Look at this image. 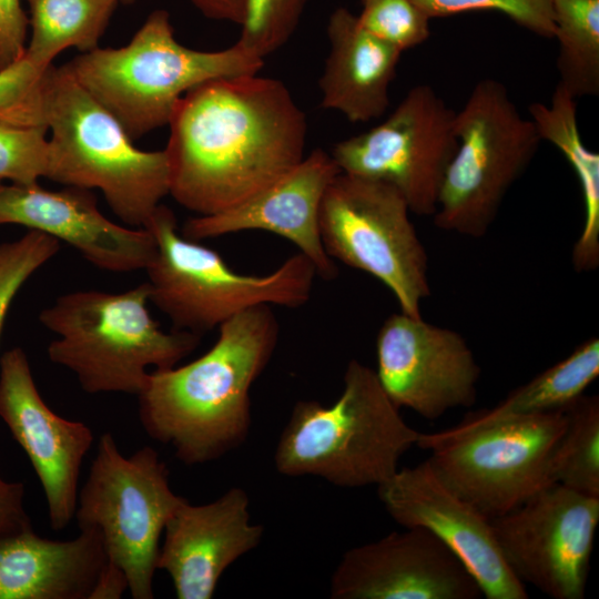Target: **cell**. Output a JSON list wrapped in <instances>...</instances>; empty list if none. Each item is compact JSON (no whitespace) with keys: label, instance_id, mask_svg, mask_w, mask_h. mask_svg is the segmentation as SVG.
I'll return each instance as SVG.
<instances>
[{"label":"cell","instance_id":"obj_19","mask_svg":"<svg viewBox=\"0 0 599 599\" xmlns=\"http://www.w3.org/2000/svg\"><path fill=\"white\" fill-rule=\"evenodd\" d=\"M17 224L74 247L92 265L113 273L145 270L156 253L145 227L119 225L98 209L91 190L51 191L33 185H1L0 225Z\"/></svg>","mask_w":599,"mask_h":599},{"label":"cell","instance_id":"obj_12","mask_svg":"<svg viewBox=\"0 0 599 599\" xmlns=\"http://www.w3.org/2000/svg\"><path fill=\"white\" fill-rule=\"evenodd\" d=\"M455 120L430 85L418 84L383 122L337 142L331 155L342 173L386 183L412 213L433 216L457 149Z\"/></svg>","mask_w":599,"mask_h":599},{"label":"cell","instance_id":"obj_31","mask_svg":"<svg viewBox=\"0 0 599 599\" xmlns=\"http://www.w3.org/2000/svg\"><path fill=\"white\" fill-rule=\"evenodd\" d=\"M47 125L0 123V180L17 185L38 184L47 177L49 140Z\"/></svg>","mask_w":599,"mask_h":599},{"label":"cell","instance_id":"obj_36","mask_svg":"<svg viewBox=\"0 0 599 599\" xmlns=\"http://www.w3.org/2000/svg\"><path fill=\"white\" fill-rule=\"evenodd\" d=\"M206 18L242 24L247 0H189Z\"/></svg>","mask_w":599,"mask_h":599},{"label":"cell","instance_id":"obj_10","mask_svg":"<svg viewBox=\"0 0 599 599\" xmlns=\"http://www.w3.org/2000/svg\"><path fill=\"white\" fill-rule=\"evenodd\" d=\"M410 213L393 186L341 172L324 194L318 224L332 260L374 276L400 312L422 317V301L430 294L428 255Z\"/></svg>","mask_w":599,"mask_h":599},{"label":"cell","instance_id":"obj_11","mask_svg":"<svg viewBox=\"0 0 599 599\" xmlns=\"http://www.w3.org/2000/svg\"><path fill=\"white\" fill-rule=\"evenodd\" d=\"M567 423L566 407L515 417L464 434L420 433L417 446L439 477L489 519L550 485L549 460Z\"/></svg>","mask_w":599,"mask_h":599},{"label":"cell","instance_id":"obj_26","mask_svg":"<svg viewBox=\"0 0 599 599\" xmlns=\"http://www.w3.org/2000/svg\"><path fill=\"white\" fill-rule=\"evenodd\" d=\"M559 84L573 98L599 94V0H554Z\"/></svg>","mask_w":599,"mask_h":599},{"label":"cell","instance_id":"obj_23","mask_svg":"<svg viewBox=\"0 0 599 599\" xmlns=\"http://www.w3.org/2000/svg\"><path fill=\"white\" fill-rule=\"evenodd\" d=\"M541 141L551 143L573 169L582 191L585 221L572 250L578 273L599 264V154L582 141L577 121V103L559 83L549 104L532 102L528 109Z\"/></svg>","mask_w":599,"mask_h":599},{"label":"cell","instance_id":"obj_25","mask_svg":"<svg viewBox=\"0 0 599 599\" xmlns=\"http://www.w3.org/2000/svg\"><path fill=\"white\" fill-rule=\"evenodd\" d=\"M31 40L26 58L48 69L69 48L82 53L99 48L119 0H26Z\"/></svg>","mask_w":599,"mask_h":599},{"label":"cell","instance_id":"obj_17","mask_svg":"<svg viewBox=\"0 0 599 599\" xmlns=\"http://www.w3.org/2000/svg\"><path fill=\"white\" fill-rule=\"evenodd\" d=\"M333 599H476L483 592L432 532L406 528L344 552L331 579Z\"/></svg>","mask_w":599,"mask_h":599},{"label":"cell","instance_id":"obj_27","mask_svg":"<svg viewBox=\"0 0 599 599\" xmlns=\"http://www.w3.org/2000/svg\"><path fill=\"white\" fill-rule=\"evenodd\" d=\"M566 413V427L549 460L550 483L599 498V398L581 395Z\"/></svg>","mask_w":599,"mask_h":599},{"label":"cell","instance_id":"obj_16","mask_svg":"<svg viewBox=\"0 0 599 599\" xmlns=\"http://www.w3.org/2000/svg\"><path fill=\"white\" fill-rule=\"evenodd\" d=\"M0 418L38 476L50 527L64 529L74 518L81 466L94 437L84 423L63 418L47 405L20 347L0 357Z\"/></svg>","mask_w":599,"mask_h":599},{"label":"cell","instance_id":"obj_14","mask_svg":"<svg viewBox=\"0 0 599 599\" xmlns=\"http://www.w3.org/2000/svg\"><path fill=\"white\" fill-rule=\"evenodd\" d=\"M376 359L378 382L399 409L435 420L476 402L480 368L454 329L393 313L377 333Z\"/></svg>","mask_w":599,"mask_h":599},{"label":"cell","instance_id":"obj_15","mask_svg":"<svg viewBox=\"0 0 599 599\" xmlns=\"http://www.w3.org/2000/svg\"><path fill=\"white\" fill-rule=\"evenodd\" d=\"M388 515L404 528H423L464 565L487 599H527L526 586L510 571L491 521L454 491L429 460L398 469L377 486Z\"/></svg>","mask_w":599,"mask_h":599},{"label":"cell","instance_id":"obj_22","mask_svg":"<svg viewBox=\"0 0 599 599\" xmlns=\"http://www.w3.org/2000/svg\"><path fill=\"white\" fill-rule=\"evenodd\" d=\"M326 32L329 51L318 81L322 106L353 123L382 116L402 52L366 31L343 7L329 16Z\"/></svg>","mask_w":599,"mask_h":599},{"label":"cell","instance_id":"obj_33","mask_svg":"<svg viewBox=\"0 0 599 599\" xmlns=\"http://www.w3.org/2000/svg\"><path fill=\"white\" fill-rule=\"evenodd\" d=\"M430 19L475 10L498 11L539 37L555 33L554 0H413Z\"/></svg>","mask_w":599,"mask_h":599},{"label":"cell","instance_id":"obj_39","mask_svg":"<svg viewBox=\"0 0 599 599\" xmlns=\"http://www.w3.org/2000/svg\"><path fill=\"white\" fill-rule=\"evenodd\" d=\"M2 183H1V180H0V187H1Z\"/></svg>","mask_w":599,"mask_h":599},{"label":"cell","instance_id":"obj_21","mask_svg":"<svg viewBox=\"0 0 599 599\" xmlns=\"http://www.w3.org/2000/svg\"><path fill=\"white\" fill-rule=\"evenodd\" d=\"M108 562L95 528L70 540L27 529L0 540V599H92Z\"/></svg>","mask_w":599,"mask_h":599},{"label":"cell","instance_id":"obj_6","mask_svg":"<svg viewBox=\"0 0 599 599\" xmlns=\"http://www.w3.org/2000/svg\"><path fill=\"white\" fill-rule=\"evenodd\" d=\"M264 60L240 43L202 51L181 44L165 10L153 11L120 48H97L65 65L130 139L169 124L180 99L217 78L258 73Z\"/></svg>","mask_w":599,"mask_h":599},{"label":"cell","instance_id":"obj_35","mask_svg":"<svg viewBox=\"0 0 599 599\" xmlns=\"http://www.w3.org/2000/svg\"><path fill=\"white\" fill-rule=\"evenodd\" d=\"M24 496L23 483L8 481L0 474V540L32 528Z\"/></svg>","mask_w":599,"mask_h":599},{"label":"cell","instance_id":"obj_37","mask_svg":"<svg viewBox=\"0 0 599 599\" xmlns=\"http://www.w3.org/2000/svg\"><path fill=\"white\" fill-rule=\"evenodd\" d=\"M128 590V580L123 571L108 562L92 599H119Z\"/></svg>","mask_w":599,"mask_h":599},{"label":"cell","instance_id":"obj_13","mask_svg":"<svg viewBox=\"0 0 599 599\" xmlns=\"http://www.w3.org/2000/svg\"><path fill=\"white\" fill-rule=\"evenodd\" d=\"M490 521L506 565L524 585L555 599L585 597L599 498L550 484Z\"/></svg>","mask_w":599,"mask_h":599},{"label":"cell","instance_id":"obj_24","mask_svg":"<svg viewBox=\"0 0 599 599\" xmlns=\"http://www.w3.org/2000/svg\"><path fill=\"white\" fill-rule=\"evenodd\" d=\"M599 375V339L591 337L531 380L514 389L493 408L468 413L449 435L464 434L495 423L568 406L583 395Z\"/></svg>","mask_w":599,"mask_h":599},{"label":"cell","instance_id":"obj_29","mask_svg":"<svg viewBox=\"0 0 599 599\" xmlns=\"http://www.w3.org/2000/svg\"><path fill=\"white\" fill-rule=\"evenodd\" d=\"M59 250L60 241L34 230H28L17 240L0 243V336L21 287Z\"/></svg>","mask_w":599,"mask_h":599},{"label":"cell","instance_id":"obj_32","mask_svg":"<svg viewBox=\"0 0 599 599\" xmlns=\"http://www.w3.org/2000/svg\"><path fill=\"white\" fill-rule=\"evenodd\" d=\"M45 71L26 55L0 70V123L47 125L43 112Z\"/></svg>","mask_w":599,"mask_h":599},{"label":"cell","instance_id":"obj_18","mask_svg":"<svg viewBox=\"0 0 599 599\" xmlns=\"http://www.w3.org/2000/svg\"><path fill=\"white\" fill-rule=\"evenodd\" d=\"M341 171L331 153L313 150L291 171L247 200L219 213L189 219L181 234L192 241L243 231H266L292 242L314 265L317 276L338 274L319 234L324 194Z\"/></svg>","mask_w":599,"mask_h":599},{"label":"cell","instance_id":"obj_9","mask_svg":"<svg viewBox=\"0 0 599 599\" xmlns=\"http://www.w3.org/2000/svg\"><path fill=\"white\" fill-rule=\"evenodd\" d=\"M185 500L170 486L169 468L151 446L124 456L111 433L100 436L74 514L79 529L95 528L108 560L126 577L134 599H152L160 538Z\"/></svg>","mask_w":599,"mask_h":599},{"label":"cell","instance_id":"obj_4","mask_svg":"<svg viewBox=\"0 0 599 599\" xmlns=\"http://www.w3.org/2000/svg\"><path fill=\"white\" fill-rule=\"evenodd\" d=\"M343 389L328 406L300 400L281 433L274 455L285 476H316L345 488L380 485L402 456L417 446L412 428L378 382L375 370L352 359Z\"/></svg>","mask_w":599,"mask_h":599},{"label":"cell","instance_id":"obj_7","mask_svg":"<svg viewBox=\"0 0 599 599\" xmlns=\"http://www.w3.org/2000/svg\"><path fill=\"white\" fill-rule=\"evenodd\" d=\"M156 253L144 270L150 303L173 329L200 335L256 306L297 308L309 301L317 277L302 253L265 275L233 271L215 251L184 237L173 211L160 204L145 225Z\"/></svg>","mask_w":599,"mask_h":599},{"label":"cell","instance_id":"obj_1","mask_svg":"<svg viewBox=\"0 0 599 599\" xmlns=\"http://www.w3.org/2000/svg\"><path fill=\"white\" fill-rule=\"evenodd\" d=\"M167 125L169 194L196 215L247 200L305 156V113L282 81L257 73L194 87Z\"/></svg>","mask_w":599,"mask_h":599},{"label":"cell","instance_id":"obj_3","mask_svg":"<svg viewBox=\"0 0 599 599\" xmlns=\"http://www.w3.org/2000/svg\"><path fill=\"white\" fill-rule=\"evenodd\" d=\"M149 288L142 283L119 293L74 291L39 314L55 338L49 359L73 373L88 394L138 396L153 370L177 365L200 344L186 331L164 332L152 317Z\"/></svg>","mask_w":599,"mask_h":599},{"label":"cell","instance_id":"obj_2","mask_svg":"<svg viewBox=\"0 0 599 599\" xmlns=\"http://www.w3.org/2000/svg\"><path fill=\"white\" fill-rule=\"evenodd\" d=\"M278 334L272 306H256L222 324L199 358L152 370L138 395L148 436L170 446L185 465L216 460L242 445L251 428L250 392Z\"/></svg>","mask_w":599,"mask_h":599},{"label":"cell","instance_id":"obj_28","mask_svg":"<svg viewBox=\"0 0 599 599\" xmlns=\"http://www.w3.org/2000/svg\"><path fill=\"white\" fill-rule=\"evenodd\" d=\"M307 2L308 0H247L236 42L264 60L290 40Z\"/></svg>","mask_w":599,"mask_h":599},{"label":"cell","instance_id":"obj_8","mask_svg":"<svg viewBox=\"0 0 599 599\" xmlns=\"http://www.w3.org/2000/svg\"><path fill=\"white\" fill-rule=\"evenodd\" d=\"M457 149L440 189L434 224L480 238L496 220L509 189L524 174L541 142L506 85L480 80L456 112Z\"/></svg>","mask_w":599,"mask_h":599},{"label":"cell","instance_id":"obj_5","mask_svg":"<svg viewBox=\"0 0 599 599\" xmlns=\"http://www.w3.org/2000/svg\"><path fill=\"white\" fill-rule=\"evenodd\" d=\"M43 112L51 131L47 179L98 189L125 225L145 227L170 193L165 151L134 146L119 121L65 64H51L45 71Z\"/></svg>","mask_w":599,"mask_h":599},{"label":"cell","instance_id":"obj_30","mask_svg":"<svg viewBox=\"0 0 599 599\" xmlns=\"http://www.w3.org/2000/svg\"><path fill=\"white\" fill-rule=\"evenodd\" d=\"M361 26L400 52L424 43L430 18L413 0H362Z\"/></svg>","mask_w":599,"mask_h":599},{"label":"cell","instance_id":"obj_34","mask_svg":"<svg viewBox=\"0 0 599 599\" xmlns=\"http://www.w3.org/2000/svg\"><path fill=\"white\" fill-rule=\"evenodd\" d=\"M28 24L21 0H0V70L24 55Z\"/></svg>","mask_w":599,"mask_h":599},{"label":"cell","instance_id":"obj_38","mask_svg":"<svg viewBox=\"0 0 599 599\" xmlns=\"http://www.w3.org/2000/svg\"><path fill=\"white\" fill-rule=\"evenodd\" d=\"M135 0H119V2H122V3H125V4H131L133 3Z\"/></svg>","mask_w":599,"mask_h":599},{"label":"cell","instance_id":"obj_20","mask_svg":"<svg viewBox=\"0 0 599 599\" xmlns=\"http://www.w3.org/2000/svg\"><path fill=\"white\" fill-rule=\"evenodd\" d=\"M158 569L170 576L179 599H211L223 572L262 541L251 521L250 498L233 487L217 499L179 506L164 528Z\"/></svg>","mask_w":599,"mask_h":599}]
</instances>
